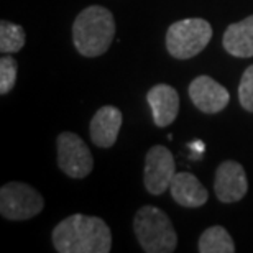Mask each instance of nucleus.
<instances>
[{
	"label": "nucleus",
	"mask_w": 253,
	"mask_h": 253,
	"mask_svg": "<svg viewBox=\"0 0 253 253\" xmlns=\"http://www.w3.org/2000/svg\"><path fill=\"white\" fill-rule=\"evenodd\" d=\"M115 37V20L110 10L100 5L84 8L73 23V42L85 58H97L110 48Z\"/></svg>",
	"instance_id": "f03ea898"
},
{
	"label": "nucleus",
	"mask_w": 253,
	"mask_h": 253,
	"mask_svg": "<svg viewBox=\"0 0 253 253\" xmlns=\"http://www.w3.org/2000/svg\"><path fill=\"white\" fill-rule=\"evenodd\" d=\"M176 174V163L173 153L163 145L151 146L146 153L145 171H143V183L150 194L160 196L166 189Z\"/></svg>",
	"instance_id": "0eeeda50"
},
{
	"label": "nucleus",
	"mask_w": 253,
	"mask_h": 253,
	"mask_svg": "<svg viewBox=\"0 0 253 253\" xmlns=\"http://www.w3.org/2000/svg\"><path fill=\"white\" fill-rule=\"evenodd\" d=\"M239 100L247 112L253 114V64L245 69L239 85Z\"/></svg>",
	"instance_id": "f3484780"
},
{
	"label": "nucleus",
	"mask_w": 253,
	"mask_h": 253,
	"mask_svg": "<svg viewBox=\"0 0 253 253\" xmlns=\"http://www.w3.org/2000/svg\"><path fill=\"white\" fill-rule=\"evenodd\" d=\"M189 148H191L192 151H194V155H197V156H199V155H202V153H204V150H206V145L202 143L201 140H194V141H191V143H189Z\"/></svg>",
	"instance_id": "a211bd4d"
},
{
	"label": "nucleus",
	"mask_w": 253,
	"mask_h": 253,
	"mask_svg": "<svg viewBox=\"0 0 253 253\" xmlns=\"http://www.w3.org/2000/svg\"><path fill=\"white\" fill-rule=\"evenodd\" d=\"M224 49L235 58L253 56V15L242 22L232 23L222 38Z\"/></svg>",
	"instance_id": "ddd939ff"
},
{
	"label": "nucleus",
	"mask_w": 253,
	"mask_h": 253,
	"mask_svg": "<svg viewBox=\"0 0 253 253\" xmlns=\"http://www.w3.org/2000/svg\"><path fill=\"white\" fill-rule=\"evenodd\" d=\"M58 166L73 179H83L94 168V158L89 146L79 135L63 131L58 136Z\"/></svg>",
	"instance_id": "423d86ee"
},
{
	"label": "nucleus",
	"mask_w": 253,
	"mask_h": 253,
	"mask_svg": "<svg viewBox=\"0 0 253 253\" xmlns=\"http://www.w3.org/2000/svg\"><path fill=\"white\" fill-rule=\"evenodd\" d=\"M25 46V32L20 25L12 22L0 23V51L3 54L17 53Z\"/></svg>",
	"instance_id": "2eb2a0df"
},
{
	"label": "nucleus",
	"mask_w": 253,
	"mask_h": 253,
	"mask_svg": "<svg viewBox=\"0 0 253 253\" xmlns=\"http://www.w3.org/2000/svg\"><path fill=\"white\" fill-rule=\"evenodd\" d=\"M169 192L179 206L191 207V209L204 206L209 199L207 189L194 174L188 173V171H181V173L174 174L169 184Z\"/></svg>",
	"instance_id": "f8f14e48"
},
{
	"label": "nucleus",
	"mask_w": 253,
	"mask_h": 253,
	"mask_svg": "<svg viewBox=\"0 0 253 253\" xmlns=\"http://www.w3.org/2000/svg\"><path fill=\"white\" fill-rule=\"evenodd\" d=\"M146 100L151 109V115H153V122L156 126L171 125L178 117L179 112V95L178 90L171 87L168 84H156L153 85L148 94H146Z\"/></svg>",
	"instance_id": "9d476101"
},
{
	"label": "nucleus",
	"mask_w": 253,
	"mask_h": 253,
	"mask_svg": "<svg viewBox=\"0 0 253 253\" xmlns=\"http://www.w3.org/2000/svg\"><path fill=\"white\" fill-rule=\"evenodd\" d=\"M43 207V196L25 183L12 181L0 189V214L7 220H28L38 215Z\"/></svg>",
	"instance_id": "39448f33"
},
{
	"label": "nucleus",
	"mask_w": 253,
	"mask_h": 253,
	"mask_svg": "<svg viewBox=\"0 0 253 253\" xmlns=\"http://www.w3.org/2000/svg\"><path fill=\"white\" fill-rule=\"evenodd\" d=\"M212 38V27L204 18H186L174 22L166 32V49L176 59L197 56Z\"/></svg>",
	"instance_id": "20e7f679"
},
{
	"label": "nucleus",
	"mask_w": 253,
	"mask_h": 253,
	"mask_svg": "<svg viewBox=\"0 0 253 253\" xmlns=\"http://www.w3.org/2000/svg\"><path fill=\"white\" fill-rule=\"evenodd\" d=\"M18 64L10 54H3L0 59V94L5 95L13 89L17 83Z\"/></svg>",
	"instance_id": "dca6fc26"
},
{
	"label": "nucleus",
	"mask_w": 253,
	"mask_h": 253,
	"mask_svg": "<svg viewBox=\"0 0 253 253\" xmlns=\"http://www.w3.org/2000/svg\"><path fill=\"white\" fill-rule=\"evenodd\" d=\"M189 97L201 112L219 114L229 105L230 94L209 76H197L189 84Z\"/></svg>",
	"instance_id": "6e6552de"
},
{
	"label": "nucleus",
	"mask_w": 253,
	"mask_h": 253,
	"mask_svg": "<svg viewBox=\"0 0 253 253\" xmlns=\"http://www.w3.org/2000/svg\"><path fill=\"white\" fill-rule=\"evenodd\" d=\"M214 189L217 199L225 204L244 199V196L249 191V181H247L244 166L232 160L220 163L215 173Z\"/></svg>",
	"instance_id": "1a4fd4ad"
},
{
	"label": "nucleus",
	"mask_w": 253,
	"mask_h": 253,
	"mask_svg": "<svg viewBox=\"0 0 253 253\" xmlns=\"http://www.w3.org/2000/svg\"><path fill=\"white\" fill-rule=\"evenodd\" d=\"M133 230L146 253H171L178 247V235L169 217L155 206H143L135 214Z\"/></svg>",
	"instance_id": "7ed1b4c3"
},
{
	"label": "nucleus",
	"mask_w": 253,
	"mask_h": 253,
	"mask_svg": "<svg viewBox=\"0 0 253 253\" xmlns=\"http://www.w3.org/2000/svg\"><path fill=\"white\" fill-rule=\"evenodd\" d=\"M53 245L59 253H109L112 232L100 217L74 214L54 227Z\"/></svg>",
	"instance_id": "f257e3e1"
},
{
	"label": "nucleus",
	"mask_w": 253,
	"mask_h": 253,
	"mask_svg": "<svg viewBox=\"0 0 253 253\" xmlns=\"http://www.w3.org/2000/svg\"><path fill=\"white\" fill-rule=\"evenodd\" d=\"M122 112L114 105H104L94 114L90 120V140L100 148H110L115 145L119 131L122 128Z\"/></svg>",
	"instance_id": "9b49d317"
},
{
	"label": "nucleus",
	"mask_w": 253,
	"mask_h": 253,
	"mask_svg": "<svg viewBox=\"0 0 253 253\" xmlns=\"http://www.w3.org/2000/svg\"><path fill=\"white\" fill-rule=\"evenodd\" d=\"M199 252L201 253H234L235 244L230 234L224 227L212 225L204 230L199 237Z\"/></svg>",
	"instance_id": "4468645a"
}]
</instances>
